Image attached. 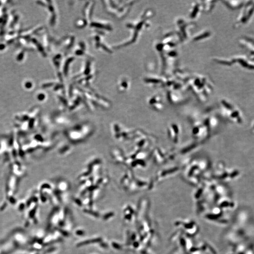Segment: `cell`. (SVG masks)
I'll use <instances>...</instances> for the list:
<instances>
[{
	"label": "cell",
	"instance_id": "7",
	"mask_svg": "<svg viewBox=\"0 0 254 254\" xmlns=\"http://www.w3.org/2000/svg\"><path fill=\"white\" fill-rule=\"evenodd\" d=\"M100 246L104 247V248H106V247H108V246L106 243H102L101 244H100Z\"/></svg>",
	"mask_w": 254,
	"mask_h": 254
},
{
	"label": "cell",
	"instance_id": "4",
	"mask_svg": "<svg viewBox=\"0 0 254 254\" xmlns=\"http://www.w3.org/2000/svg\"><path fill=\"white\" fill-rule=\"evenodd\" d=\"M57 230L59 231V232L61 233L62 234V235L63 236H65V237H67V236H68L69 233H68L66 232V231H65L59 228H57Z\"/></svg>",
	"mask_w": 254,
	"mask_h": 254
},
{
	"label": "cell",
	"instance_id": "6",
	"mask_svg": "<svg viewBox=\"0 0 254 254\" xmlns=\"http://www.w3.org/2000/svg\"><path fill=\"white\" fill-rule=\"evenodd\" d=\"M76 234L78 235H82L84 234V232L81 230L77 231L76 232Z\"/></svg>",
	"mask_w": 254,
	"mask_h": 254
},
{
	"label": "cell",
	"instance_id": "3",
	"mask_svg": "<svg viewBox=\"0 0 254 254\" xmlns=\"http://www.w3.org/2000/svg\"><path fill=\"white\" fill-rule=\"evenodd\" d=\"M114 216V212H111L108 213L106 214H105L103 216V219L104 220H106L109 219V218H110V217H112Z\"/></svg>",
	"mask_w": 254,
	"mask_h": 254
},
{
	"label": "cell",
	"instance_id": "2",
	"mask_svg": "<svg viewBox=\"0 0 254 254\" xmlns=\"http://www.w3.org/2000/svg\"><path fill=\"white\" fill-rule=\"evenodd\" d=\"M83 211L85 213H86L90 214V215L94 216L95 217H99V216H100L99 214L97 212L93 211H92V210H88V209H84V210H83Z\"/></svg>",
	"mask_w": 254,
	"mask_h": 254
},
{
	"label": "cell",
	"instance_id": "5",
	"mask_svg": "<svg viewBox=\"0 0 254 254\" xmlns=\"http://www.w3.org/2000/svg\"><path fill=\"white\" fill-rule=\"evenodd\" d=\"M112 246L115 248V249H117V250H120L122 249V247L121 246L118 244V243H115V242H112Z\"/></svg>",
	"mask_w": 254,
	"mask_h": 254
},
{
	"label": "cell",
	"instance_id": "1",
	"mask_svg": "<svg viewBox=\"0 0 254 254\" xmlns=\"http://www.w3.org/2000/svg\"><path fill=\"white\" fill-rule=\"evenodd\" d=\"M102 242V239L100 238L93 239H89V240H87V241H85L84 242H81L80 243H78L77 246L79 247L89 245V244H91V243H100Z\"/></svg>",
	"mask_w": 254,
	"mask_h": 254
},
{
	"label": "cell",
	"instance_id": "8",
	"mask_svg": "<svg viewBox=\"0 0 254 254\" xmlns=\"http://www.w3.org/2000/svg\"><path fill=\"white\" fill-rule=\"evenodd\" d=\"M75 201H76V203H77V204L78 205H79V206H81V201H80V200H75Z\"/></svg>",
	"mask_w": 254,
	"mask_h": 254
},
{
	"label": "cell",
	"instance_id": "9",
	"mask_svg": "<svg viewBox=\"0 0 254 254\" xmlns=\"http://www.w3.org/2000/svg\"><path fill=\"white\" fill-rule=\"evenodd\" d=\"M59 225L61 226H63L65 225V222L64 221H60V222L59 223Z\"/></svg>",
	"mask_w": 254,
	"mask_h": 254
}]
</instances>
